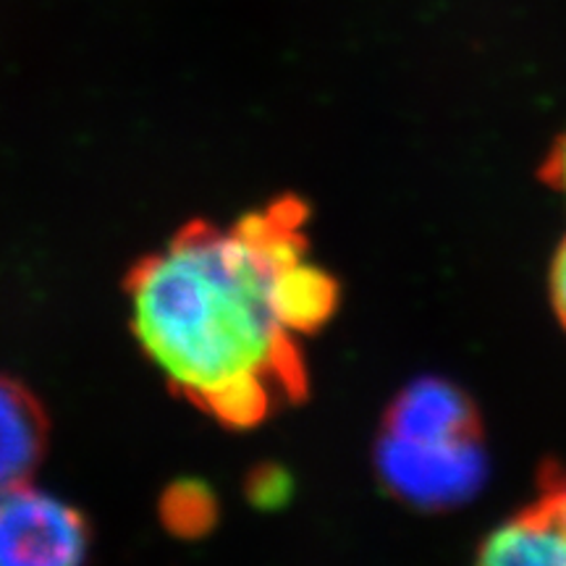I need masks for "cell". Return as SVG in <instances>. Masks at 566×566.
<instances>
[{"instance_id":"cell-1","label":"cell","mask_w":566,"mask_h":566,"mask_svg":"<svg viewBox=\"0 0 566 566\" xmlns=\"http://www.w3.org/2000/svg\"><path fill=\"white\" fill-rule=\"evenodd\" d=\"M307 208L283 197L221 229L189 223L129 273L132 331L168 384L212 420L252 428L307 396L281 271L307 254Z\"/></svg>"},{"instance_id":"cell-2","label":"cell","mask_w":566,"mask_h":566,"mask_svg":"<svg viewBox=\"0 0 566 566\" xmlns=\"http://www.w3.org/2000/svg\"><path fill=\"white\" fill-rule=\"evenodd\" d=\"M378 472L396 499L441 509L478 493L485 478V457L478 438L409 441L386 433L378 446Z\"/></svg>"},{"instance_id":"cell-3","label":"cell","mask_w":566,"mask_h":566,"mask_svg":"<svg viewBox=\"0 0 566 566\" xmlns=\"http://www.w3.org/2000/svg\"><path fill=\"white\" fill-rule=\"evenodd\" d=\"M87 551L90 525L80 509L30 483L0 493V566H71Z\"/></svg>"},{"instance_id":"cell-4","label":"cell","mask_w":566,"mask_h":566,"mask_svg":"<svg viewBox=\"0 0 566 566\" xmlns=\"http://www.w3.org/2000/svg\"><path fill=\"white\" fill-rule=\"evenodd\" d=\"M386 433L409 441H462L478 438V415L454 386L424 378L405 388L388 409Z\"/></svg>"},{"instance_id":"cell-5","label":"cell","mask_w":566,"mask_h":566,"mask_svg":"<svg viewBox=\"0 0 566 566\" xmlns=\"http://www.w3.org/2000/svg\"><path fill=\"white\" fill-rule=\"evenodd\" d=\"M48 415L19 380L0 375V493L27 485L45 457Z\"/></svg>"},{"instance_id":"cell-6","label":"cell","mask_w":566,"mask_h":566,"mask_svg":"<svg viewBox=\"0 0 566 566\" xmlns=\"http://www.w3.org/2000/svg\"><path fill=\"white\" fill-rule=\"evenodd\" d=\"M485 564H562L566 566V525L554 501L543 493L533 509L488 537Z\"/></svg>"},{"instance_id":"cell-7","label":"cell","mask_w":566,"mask_h":566,"mask_svg":"<svg viewBox=\"0 0 566 566\" xmlns=\"http://www.w3.org/2000/svg\"><path fill=\"white\" fill-rule=\"evenodd\" d=\"M338 286L328 273L300 258L281 271L279 307L296 336L313 334L336 313Z\"/></svg>"},{"instance_id":"cell-8","label":"cell","mask_w":566,"mask_h":566,"mask_svg":"<svg viewBox=\"0 0 566 566\" xmlns=\"http://www.w3.org/2000/svg\"><path fill=\"white\" fill-rule=\"evenodd\" d=\"M163 520L174 533L195 537L205 533L216 520V499L202 483H176L163 499Z\"/></svg>"},{"instance_id":"cell-9","label":"cell","mask_w":566,"mask_h":566,"mask_svg":"<svg viewBox=\"0 0 566 566\" xmlns=\"http://www.w3.org/2000/svg\"><path fill=\"white\" fill-rule=\"evenodd\" d=\"M247 493H250V501L254 506H281L286 504L289 495H292V480L279 467H260L254 470L250 478V485H247Z\"/></svg>"},{"instance_id":"cell-10","label":"cell","mask_w":566,"mask_h":566,"mask_svg":"<svg viewBox=\"0 0 566 566\" xmlns=\"http://www.w3.org/2000/svg\"><path fill=\"white\" fill-rule=\"evenodd\" d=\"M551 292H554L556 313L566 325V242L554 260V273H551Z\"/></svg>"},{"instance_id":"cell-11","label":"cell","mask_w":566,"mask_h":566,"mask_svg":"<svg viewBox=\"0 0 566 566\" xmlns=\"http://www.w3.org/2000/svg\"><path fill=\"white\" fill-rule=\"evenodd\" d=\"M546 179L562 189V192H566V134L546 160Z\"/></svg>"},{"instance_id":"cell-12","label":"cell","mask_w":566,"mask_h":566,"mask_svg":"<svg viewBox=\"0 0 566 566\" xmlns=\"http://www.w3.org/2000/svg\"><path fill=\"white\" fill-rule=\"evenodd\" d=\"M543 493H546L548 499L554 501L556 509H558V514H562V520H564V525H566V478H558V480L551 478L548 483H546V491H543Z\"/></svg>"}]
</instances>
